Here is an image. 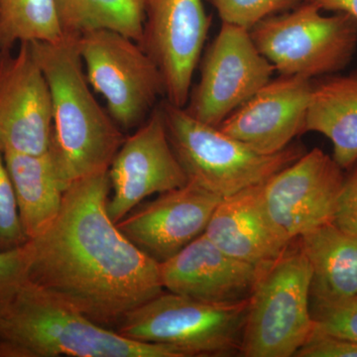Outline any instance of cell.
<instances>
[{
    "instance_id": "obj_1",
    "label": "cell",
    "mask_w": 357,
    "mask_h": 357,
    "mask_svg": "<svg viewBox=\"0 0 357 357\" xmlns=\"http://www.w3.org/2000/svg\"><path fill=\"white\" fill-rule=\"evenodd\" d=\"M109 192L107 171L72 183L58 217L25 245L28 281L114 330L164 288L160 262L109 218Z\"/></svg>"
},
{
    "instance_id": "obj_2",
    "label": "cell",
    "mask_w": 357,
    "mask_h": 357,
    "mask_svg": "<svg viewBox=\"0 0 357 357\" xmlns=\"http://www.w3.org/2000/svg\"><path fill=\"white\" fill-rule=\"evenodd\" d=\"M77 38L29 43L48 82L53 107L51 152L66 190L72 183L109 171L126 136L89 86Z\"/></svg>"
},
{
    "instance_id": "obj_3",
    "label": "cell",
    "mask_w": 357,
    "mask_h": 357,
    "mask_svg": "<svg viewBox=\"0 0 357 357\" xmlns=\"http://www.w3.org/2000/svg\"><path fill=\"white\" fill-rule=\"evenodd\" d=\"M185 357L91 321L28 281L0 317V357Z\"/></svg>"
},
{
    "instance_id": "obj_4",
    "label": "cell",
    "mask_w": 357,
    "mask_h": 357,
    "mask_svg": "<svg viewBox=\"0 0 357 357\" xmlns=\"http://www.w3.org/2000/svg\"><path fill=\"white\" fill-rule=\"evenodd\" d=\"M159 105L188 181L222 198L261 184L306 152L290 144L278 153H259L220 128L194 119L184 107L166 100Z\"/></svg>"
},
{
    "instance_id": "obj_5",
    "label": "cell",
    "mask_w": 357,
    "mask_h": 357,
    "mask_svg": "<svg viewBox=\"0 0 357 357\" xmlns=\"http://www.w3.org/2000/svg\"><path fill=\"white\" fill-rule=\"evenodd\" d=\"M290 246L262 268L249 297L243 356H295L314 333L311 266L299 245Z\"/></svg>"
},
{
    "instance_id": "obj_6",
    "label": "cell",
    "mask_w": 357,
    "mask_h": 357,
    "mask_svg": "<svg viewBox=\"0 0 357 357\" xmlns=\"http://www.w3.org/2000/svg\"><path fill=\"white\" fill-rule=\"evenodd\" d=\"M248 299L215 304L171 292L129 312L114 328L129 340L165 345L185 357L227 356L241 349Z\"/></svg>"
},
{
    "instance_id": "obj_7",
    "label": "cell",
    "mask_w": 357,
    "mask_h": 357,
    "mask_svg": "<svg viewBox=\"0 0 357 357\" xmlns=\"http://www.w3.org/2000/svg\"><path fill=\"white\" fill-rule=\"evenodd\" d=\"M311 2L269 16L250 32L260 53L283 76L317 79L337 74L357 48V21L349 14L324 15Z\"/></svg>"
},
{
    "instance_id": "obj_8",
    "label": "cell",
    "mask_w": 357,
    "mask_h": 357,
    "mask_svg": "<svg viewBox=\"0 0 357 357\" xmlns=\"http://www.w3.org/2000/svg\"><path fill=\"white\" fill-rule=\"evenodd\" d=\"M91 88L107 102L122 131L139 128L165 96L158 66L135 40L112 30H93L77 39Z\"/></svg>"
},
{
    "instance_id": "obj_9",
    "label": "cell",
    "mask_w": 357,
    "mask_h": 357,
    "mask_svg": "<svg viewBox=\"0 0 357 357\" xmlns=\"http://www.w3.org/2000/svg\"><path fill=\"white\" fill-rule=\"evenodd\" d=\"M199 83L184 109L194 119L218 128L271 81L273 65L260 53L249 30L222 23L201 62Z\"/></svg>"
},
{
    "instance_id": "obj_10",
    "label": "cell",
    "mask_w": 357,
    "mask_h": 357,
    "mask_svg": "<svg viewBox=\"0 0 357 357\" xmlns=\"http://www.w3.org/2000/svg\"><path fill=\"white\" fill-rule=\"evenodd\" d=\"M344 178L333 156L314 148L260 184L267 217L286 245L333 222Z\"/></svg>"
},
{
    "instance_id": "obj_11",
    "label": "cell",
    "mask_w": 357,
    "mask_h": 357,
    "mask_svg": "<svg viewBox=\"0 0 357 357\" xmlns=\"http://www.w3.org/2000/svg\"><path fill=\"white\" fill-rule=\"evenodd\" d=\"M211 17L203 0H145L139 44L158 66L167 102L185 107Z\"/></svg>"
},
{
    "instance_id": "obj_12",
    "label": "cell",
    "mask_w": 357,
    "mask_h": 357,
    "mask_svg": "<svg viewBox=\"0 0 357 357\" xmlns=\"http://www.w3.org/2000/svg\"><path fill=\"white\" fill-rule=\"evenodd\" d=\"M107 172L112 196L107 208L115 223L148 197L188 184L187 175L169 140L160 105L124 139Z\"/></svg>"
},
{
    "instance_id": "obj_13",
    "label": "cell",
    "mask_w": 357,
    "mask_h": 357,
    "mask_svg": "<svg viewBox=\"0 0 357 357\" xmlns=\"http://www.w3.org/2000/svg\"><path fill=\"white\" fill-rule=\"evenodd\" d=\"M53 107L48 82L29 43L0 62V149L40 155L50 150Z\"/></svg>"
},
{
    "instance_id": "obj_14",
    "label": "cell",
    "mask_w": 357,
    "mask_h": 357,
    "mask_svg": "<svg viewBox=\"0 0 357 357\" xmlns=\"http://www.w3.org/2000/svg\"><path fill=\"white\" fill-rule=\"evenodd\" d=\"M222 199L188 182L178 189L160 194L153 202L131 211L116 225L137 248L163 262L204 234Z\"/></svg>"
},
{
    "instance_id": "obj_15",
    "label": "cell",
    "mask_w": 357,
    "mask_h": 357,
    "mask_svg": "<svg viewBox=\"0 0 357 357\" xmlns=\"http://www.w3.org/2000/svg\"><path fill=\"white\" fill-rule=\"evenodd\" d=\"M314 79L283 76L268 82L218 128L262 154H275L305 132Z\"/></svg>"
},
{
    "instance_id": "obj_16",
    "label": "cell",
    "mask_w": 357,
    "mask_h": 357,
    "mask_svg": "<svg viewBox=\"0 0 357 357\" xmlns=\"http://www.w3.org/2000/svg\"><path fill=\"white\" fill-rule=\"evenodd\" d=\"M262 268L227 255L204 234L160 262L168 292L215 304L248 299Z\"/></svg>"
},
{
    "instance_id": "obj_17",
    "label": "cell",
    "mask_w": 357,
    "mask_h": 357,
    "mask_svg": "<svg viewBox=\"0 0 357 357\" xmlns=\"http://www.w3.org/2000/svg\"><path fill=\"white\" fill-rule=\"evenodd\" d=\"M204 234L223 252L257 267L271 264L290 246L270 223L260 184L222 198Z\"/></svg>"
},
{
    "instance_id": "obj_18",
    "label": "cell",
    "mask_w": 357,
    "mask_h": 357,
    "mask_svg": "<svg viewBox=\"0 0 357 357\" xmlns=\"http://www.w3.org/2000/svg\"><path fill=\"white\" fill-rule=\"evenodd\" d=\"M323 134L344 170L357 162V70L314 79L305 132Z\"/></svg>"
},
{
    "instance_id": "obj_19",
    "label": "cell",
    "mask_w": 357,
    "mask_h": 357,
    "mask_svg": "<svg viewBox=\"0 0 357 357\" xmlns=\"http://www.w3.org/2000/svg\"><path fill=\"white\" fill-rule=\"evenodd\" d=\"M298 239L312 269V303H335L357 297L356 237L330 222Z\"/></svg>"
},
{
    "instance_id": "obj_20",
    "label": "cell",
    "mask_w": 357,
    "mask_h": 357,
    "mask_svg": "<svg viewBox=\"0 0 357 357\" xmlns=\"http://www.w3.org/2000/svg\"><path fill=\"white\" fill-rule=\"evenodd\" d=\"M21 225L28 241L50 227L62 208L66 188L51 150L29 155L4 152Z\"/></svg>"
},
{
    "instance_id": "obj_21",
    "label": "cell",
    "mask_w": 357,
    "mask_h": 357,
    "mask_svg": "<svg viewBox=\"0 0 357 357\" xmlns=\"http://www.w3.org/2000/svg\"><path fill=\"white\" fill-rule=\"evenodd\" d=\"M64 37L77 38L93 30H112L139 43L145 0H56Z\"/></svg>"
},
{
    "instance_id": "obj_22",
    "label": "cell",
    "mask_w": 357,
    "mask_h": 357,
    "mask_svg": "<svg viewBox=\"0 0 357 357\" xmlns=\"http://www.w3.org/2000/svg\"><path fill=\"white\" fill-rule=\"evenodd\" d=\"M56 0H0V54L22 43L64 39Z\"/></svg>"
},
{
    "instance_id": "obj_23",
    "label": "cell",
    "mask_w": 357,
    "mask_h": 357,
    "mask_svg": "<svg viewBox=\"0 0 357 357\" xmlns=\"http://www.w3.org/2000/svg\"><path fill=\"white\" fill-rule=\"evenodd\" d=\"M222 23L250 30L260 21L290 10L304 0H208Z\"/></svg>"
},
{
    "instance_id": "obj_24",
    "label": "cell",
    "mask_w": 357,
    "mask_h": 357,
    "mask_svg": "<svg viewBox=\"0 0 357 357\" xmlns=\"http://www.w3.org/2000/svg\"><path fill=\"white\" fill-rule=\"evenodd\" d=\"M314 333L357 342V297L335 303H312Z\"/></svg>"
},
{
    "instance_id": "obj_25",
    "label": "cell",
    "mask_w": 357,
    "mask_h": 357,
    "mask_svg": "<svg viewBox=\"0 0 357 357\" xmlns=\"http://www.w3.org/2000/svg\"><path fill=\"white\" fill-rule=\"evenodd\" d=\"M16 202L13 181L0 149V250H9L27 243Z\"/></svg>"
},
{
    "instance_id": "obj_26",
    "label": "cell",
    "mask_w": 357,
    "mask_h": 357,
    "mask_svg": "<svg viewBox=\"0 0 357 357\" xmlns=\"http://www.w3.org/2000/svg\"><path fill=\"white\" fill-rule=\"evenodd\" d=\"M25 244L20 248L0 250V317L27 279L28 256Z\"/></svg>"
},
{
    "instance_id": "obj_27",
    "label": "cell",
    "mask_w": 357,
    "mask_h": 357,
    "mask_svg": "<svg viewBox=\"0 0 357 357\" xmlns=\"http://www.w3.org/2000/svg\"><path fill=\"white\" fill-rule=\"evenodd\" d=\"M351 169L338 196L333 222L357 238V162Z\"/></svg>"
},
{
    "instance_id": "obj_28",
    "label": "cell",
    "mask_w": 357,
    "mask_h": 357,
    "mask_svg": "<svg viewBox=\"0 0 357 357\" xmlns=\"http://www.w3.org/2000/svg\"><path fill=\"white\" fill-rule=\"evenodd\" d=\"M295 356L357 357V342L314 332Z\"/></svg>"
},
{
    "instance_id": "obj_29",
    "label": "cell",
    "mask_w": 357,
    "mask_h": 357,
    "mask_svg": "<svg viewBox=\"0 0 357 357\" xmlns=\"http://www.w3.org/2000/svg\"><path fill=\"white\" fill-rule=\"evenodd\" d=\"M318 6L321 11L344 13L357 21V0H306Z\"/></svg>"
},
{
    "instance_id": "obj_30",
    "label": "cell",
    "mask_w": 357,
    "mask_h": 357,
    "mask_svg": "<svg viewBox=\"0 0 357 357\" xmlns=\"http://www.w3.org/2000/svg\"><path fill=\"white\" fill-rule=\"evenodd\" d=\"M2 56H3V54H0V62H1Z\"/></svg>"
}]
</instances>
